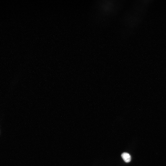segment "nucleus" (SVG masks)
<instances>
[{
    "label": "nucleus",
    "mask_w": 166,
    "mask_h": 166,
    "mask_svg": "<svg viewBox=\"0 0 166 166\" xmlns=\"http://www.w3.org/2000/svg\"><path fill=\"white\" fill-rule=\"evenodd\" d=\"M121 156L123 160L126 163H129L131 160V157L128 153H123L122 154Z\"/></svg>",
    "instance_id": "f257e3e1"
}]
</instances>
